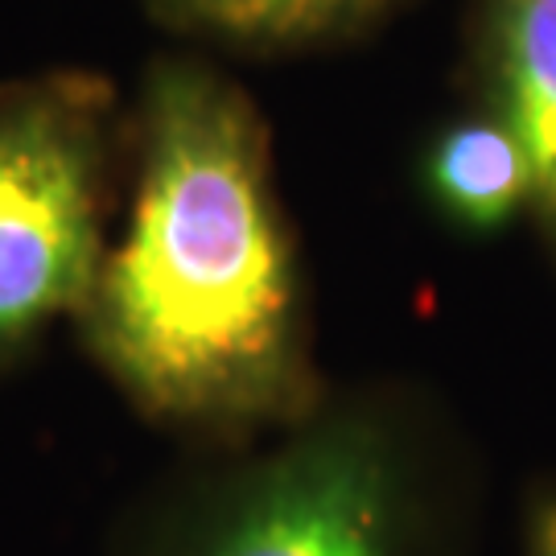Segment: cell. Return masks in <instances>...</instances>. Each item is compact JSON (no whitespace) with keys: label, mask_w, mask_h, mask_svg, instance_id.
Listing matches in <instances>:
<instances>
[{"label":"cell","mask_w":556,"mask_h":556,"mask_svg":"<svg viewBox=\"0 0 556 556\" xmlns=\"http://www.w3.org/2000/svg\"><path fill=\"white\" fill-rule=\"evenodd\" d=\"M116 87L46 71L0 87V363L79 318L112 236L124 169Z\"/></svg>","instance_id":"3957f363"},{"label":"cell","mask_w":556,"mask_h":556,"mask_svg":"<svg viewBox=\"0 0 556 556\" xmlns=\"http://www.w3.org/2000/svg\"><path fill=\"white\" fill-rule=\"evenodd\" d=\"M144 9L181 38L268 59L363 38L400 0H144Z\"/></svg>","instance_id":"5b68a950"},{"label":"cell","mask_w":556,"mask_h":556,"mask_svg":"<svg viewBox=\"0 0 556 556\" xmlns=\"http://www.w3.org/2000/svg\"><path fill=\"white\" fill-rule=\"evenodd\" d=\"M438 462L400 396H330L169 511L153 556H438Z\"/></svg>","instance_id":"7a4b0ae2"},{"label":"cell","mask_w":556,"mask_h":556,"mask_svg":"<svg viewBox=\"0 0 556 556\" xmlns=\"http://www.w3.org/2000/svg\"><path fill=\"white\" fill-rule=\"evenodd\" d=\"M420 181L441 219L475 236H491L516 215L532 211L528 157L511 128L486 108L445 124L429 140Z\"/></svg>","instance_id":"8992f818"},{"label":"cell","mask_w":556,"mask_h":556,"mask_svg":"<svg viewBox=\"0 0 556 556\" xmlns=\"http://www.w3.org/2000/svg\"><path fill=\"white\" fill-rule=\"evenodd\" d=\"M482 108L519 140L532 215L556 260V0H478Z\"/></svg>","instance_id":"277c9868"},{"label":"cell","mask_w":556,"mask_h":556,"mask_svg":"<svg viewBox=\"0 0 556 556\" xmlns=\"http://www.w3.org/2000/svg\"><path fill=\"white\" fill-rule=\"evenodd\" d=\"M124 206L79 321L144 420L256 445L330 388L256 100L199 54H161L124 124Z\"/></svg>","instance_id":"6da1fadb"},{"label":"cell","mask_w":556,"mask_h":556,"mask_svg":"<svg viewBox=\"0 0 556 556\" xmlns=\"http://www.w3.org/2000/svg\"><path fill=\"white\" fill-rule=\"evenodd\" d=\"M523 556H556V486L540 491V495L528 503Z\"/></svg>","instance_id":"52a82bcc"}]
</instances>
